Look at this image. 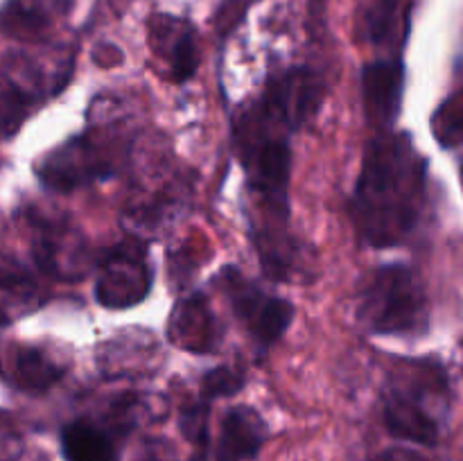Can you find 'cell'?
<instances>
[{
	"label": "cell",
	"instance_id": "obj_1",
	"mask_svg": "<svg viewBox=\"0 0 463 461\" xmlns=\"http://www.w3.org/2000/svg\"><path fill=\"white\" fill-rule=\"evenodd\" d=\"M428 165L405 134L383 131L366 147L351 217L362 244L384 249L402 244L425 208Z\"/></svg>",
	"mask_w": 463,
	"mask_h": 461
},
{
	"label": "cell",
	"instance_id": "obj_2",
	"mask_svg": "<svg viewBox=\"0 0 463 461\" xmlns=\"http://www.w3.org/2000/svg\"><path fill=\"white\" fill-rule=\"evenodd\" d=\"M450 409L446 371L430 360H405L389 373L383 391V414L389 432L402 441L439 443Z\"/></svg>",
	"mask_w": 463,
	"mask_h": 461
},
{
	"label": "cell",
	"instance_id": "obj_3",
	"mask_svg": "<svg viewBox=\"0 0 463 461\" xmlns=\"http://www.w3.org/2000/svg\"><path fill=\"white\" fill-rule=\"evenodd\" d=\"M292 127L265 102L256 99L233 125L238 156L249 183L276 211L288 212L289 134Z\"/></svg>",
	"mask_w": 463,
	"mask_h": 461
},
{
	"label": "cell",
	"instance_id": "obj_4",
	"mask_svg": "<svg viewBox=\"0 0 463 461\" xmlns=\"http://www.w3.org/2000/svg\"><path fill=\"white\" fill-rule=\"evenodd\" d=\"M357 319L375 334L423 333L430 321V301L420 276L405 265L375 269L357 294Z\"/></svg>",
	"mask_w": 463,
	"mask_h": 461
},
{
	"label": "cell",
	"instance_id": "obj_5",
	"mask_svg": "<svg viewBox=\"0 0 463 461\" xmlns=\"http://www.w3.org/2000/svg\"><path fill=\"white\" fill-rule=\"evenodd\" d=\"M220 283L233 307V315L238 316V321H242L258 346L269 348L271 343L283 337L294 316V307L288 301L262 292L258 285L244 278L235 267H226L222 271Z\"/></svg>",
	"mask_w": 463,
	"mask_h": 461
},
{
	"label": "cell",
	"instance_id": "obj_6",
	"mask_svg": "<svg viewBox=\"0 0 463 461\" xmlns=\"http://www.w3.org/2000/svg\"><path fill=\"white\" fill-rule=\"evenodd\" d=\"M152 287V269L143 244L125 240L104 256L95 280V298L99 306L122 310L143 301Z\"/></svg>",
	"mask_w": 463,
	"mask_h": 461
},
{
	"label": "cell",
	"instance_id": "obj_7",
	"mask_svg": "<svg viewBox=\"0 0 463 461\" xmlns=\"http://www.w3.org/2000/svg\"><path fill=\"white\" fill-rule=\"evenodd\" d=\"M116 172V154L99 138H75L54 149L39 167L41 181L54 190H72L89 179Z\"/></svg>",
	"mask_w": 463,
	"mask_h": 461
},
{
	"label": "cell",
	"instance_id": "obj_8",
	"mask_svg": "<svg viewBox=\"0 0 463 461\" xmlns=\"http://www.w3.org/2000/svg\"><path fill=\"white\" fill-rule=\"evenodd\" d=\"M405 71L398 59H378L362 72V102L369 122L389 131L401 113Z\"/></svg>",
	"mask_w": 463,
	"mask_h": 461
},
{
	"label": "cell",
	"instance_id": "obj_9",
	"mask_svg": "<svg viewBox=\"0 0 463 461\" xmlns=\"http://www.w3.org/2000/svg\"><path fill=\"white\" fill-rule=\"evenodd\" d=\"M262 99L288 122L292 129L312 120L321 104V80L312 71L294 68L267 84Z\"/></svg>",
	"mask_w": 463,
	"mask_h": 461
},
{
	"label": "cell",
	"instance_id": "obj_10",
	"mask_svg": "<svg viewBox=\"0 0 463 461\" xmlns=\"http://www.w3.org/2000/svg\"><path fill=\"white\" fill-rule=\"evenodd\" d=\"M167 337L175 346L190 353H213L220 343V325L206 296L193 294L176 303L167 324Z\"/></svg>",
	"mask_w": 463,
	"mask_h": 461
},
{
	"label": "cell",
	"instance_id": "obj_11",
	"mask_svg": "<svg viewBox=\"0 0 463 461\" xmlns=\"http://www.w3.org/2000/svg\"><path fill=\"white\" fill-rule=\"evenodd\" d=\"M154 52L167 63L176 81H185L194 75L199 63L197 36L193 25L184 18L158 14L152 18Z\"/></svg>",
	"mask_w": 463,
	"mask_h": 461
},
{
	"label": "cell",
	"instance_id": "obj_12",
	"mask_svg": "<svg viewBox=\"0 0 463 461\" xmlns=\"http://www.w3.org/2000/svg\"><path fill=\"white\" fill-rule=\"evenodd\" d=\"M267 438V425L253 407H231L224 414L215 443L217 461H244L260 452Z\"/></svg>",
	"mask_w": 463,
	"mask_h": 461
},
{
	"label": "cell",
	"instance_id": "obj_13",
	"mask_svg": "<svg viewBox=\"0 0 463 461\" xmlns=\"http://www.w3.org/2000/svg\"><path fill=\"white\" fill-rule=\"evenodd\" d=\"M414 0H371L362 14V34L380 50H401L410 34Z\"/></svg>",
	"mask_w": 463,
	"mask_h": 461
},
{
	"label": "cell",
	"instance_id": "obj_14",
	"mask_svg": "<svg viewBox=\"0 0 463 461\" xmlns=\"http://www.w3.org/2000/svg\"><path fill=\"white\" fill-rule=\"evenodd\" d=\"M34 251L36 260L50 274L59 278H72L75 269L81 265V249L80 240H72V233L63 226L41 224L36 226L34 233Z\"/></svg>",
	"mask_w": 463,
	"mask_h": 461
},
{
	"label": "cell",
	"instance_id": "obj_15",
	"mask_svg": "<svg viewBox=\"0 0 463 461\" xmlns=\"http://www.w3.org/2000/svg\"><path fill=\"white\" fill-rule=\"evenodd\" d=\"M61 452L66 461H118L111 434L89 419L71 420L61 429Z\"/></svg>",
	"mask_w": 463,
	"mask_h": 461
},
{
	"label": "cell",
	"instance_id": "obj_16",
	"mask_svg": "<svg viewBox=\"0 0 463 461\" xmlns=\"http://www.w3.org/2000/svg\"><path fill=\"white\" fill-rule=\"evenodd\" d=\"M66 373V366L34 346L18 348L14 355V382L23 391H48Z\"/></svg>",
	"mask_w": 463,
	"mask_h": 461
},
{
	"label": "cell",
	"instance_id": "obj_17",
	"mask_svg": "<svg viewBox=\"0 0 463 461\" xmlns=\"http://www.w3.org/2000/svg\"><path fill=\"white\" fill-rule=\"evenodd\" d=\"M52 18V0H9L5 25L14 34H30L48 27Z\"/></svg>",
	"mask_w": 463,
	"mask_h": 461
},
{
	"label": "cell",
	"instance_id": "obj_18",
	"mask_svg": "<svg viewBox=\"0 0 463 461\" xmlns=\"http://www.w3.org/2000/svg\"><path fill=\"white\" fill-rule=\"evenodd\" d=\"M432 134L443 147L463 145V86L457 89L432 116Z\"/></svg>",
	"mask_w": 463,
	"mask_h": 461
},
{
	"label": "cell",
	"instance_id": "obj_19",
	"mask_svg": "<svg viewBox=\"0 0 463 461\" xmlns=\"http://www.w3.org/2000/svg\"><path fill=\"white\" fill-rule=\"evenodd\" d=\"M181 429L194 447V461H206L211 432H208V407L206 402L185 407L181 414Z\"/></svg>",
	"mask_w": 463,
	"mask_h": 461
},
{
	"label": "cell",
	"instance_id": "obj_20",
	"mask_svg": "<svg viewBox=\"0 0 463 461\" xmlns=\"http://www.w3.org/2000/svg\"><path fill=\"white\" fill-rule=\"evenodd\" d=\"M244 387V373L235 366H217L208 371L202 380V396L206 400L222 396H233Z\"/></svg>",
	"mask_w": 463,
	"mask_h": 461
},
{
	"label": "cell",
	"instance_id": "obj_21",
	"mask_svg": "<svg viewBox=\"0 0 463 461\" xmlns=\"http://www.w3.org/2000/svg\"><path fill=\"white\" fill-rule=\"evenodd\" d=\"M32 292H34V283L25 271L9 262H0V294H12L23 301H30Z\"/></svg>",
	"mask_w": 463,
	"mask_h": 461
},
{
	"label": "cell",
	"instance_id": "obj_22",
	"mask_svg": "<svg viewBox=\"0 0 463 461\" xmlns=\"http://www.w3.org/2000/svg\"><path fill=\"white\" fill-rule=\"evenodd\" d=\"M378 461H425L419 452L405 450V447H393V450H387Z\"/></svg>",
	"mask_w": 463,
	"mask_h": 461
},
{
	"label": "cell",
	"instance_id": "obj_23",
	"mask_svg": "<svg viewBox=\"0 0 463 461\" xmlns=\"http://www.w3.org/2000/svg\"><path fill=\"white\" fill-rule=\"evenodd\" d=\"M143 461H161V459H156V456H149V459H143Z\"/></svg>",
	"mask_w": 463,
	"mask_h": 461
},
{
	"label": "cell",
	"instance_id": "obj_24",
	"mask_svg": "<svg viewBox=\"0 0 463 461\" xmlns=\"http://www.w3.org/2000/svg\"><path fill=\"white\" fill-rule=\"evenodd\" d=\"M0 461H12V459H5V456H0Z\"/></svg>",
	"mask_w": 463,
	"mask_h": 461
},
{
	"label": "cell",
	"instance_id": "obj_25",
	"mask_svg": "<svg viewBox=\"0 0 463 461\" xmlns=\"http://www.w3.org/2000/svg\"><path fill=\"white\" fill-rule=\"evenodd\" d=\"M461 185H463V167H461Z\"/></svg>",
	"mask_w": 463,
	"mask_h": 461
}]
</instances>
